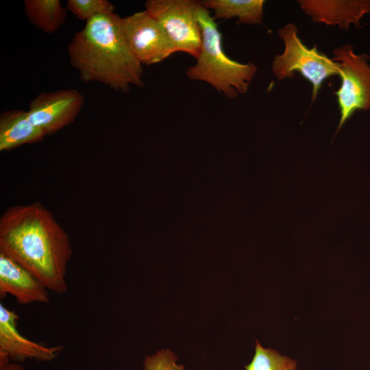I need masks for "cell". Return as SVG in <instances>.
<instances>
[{
  "mask_svg": "<svg viewBox=\"0 0 370 370\" xmlns=\"http://www.w3.org/2000/svg\"><path fill=\"white\" fill-rule=\"evenodd\" d=\"M0 252L34 275L49 291L68 290L72 256L68 234L40 202L8 207L0 217Z\"/></svg>",
  "mask_w": 370,
  "mask_h": 370,
  "instance_id": "6da1fadb",
  "label": "cell"
},
{
  "mask_svg": "<svg viewBox=\"0 0 370 370\" xmlns=\"http://www.w3.org/2000/svg\"><path fill=\"white\" fill-rule=\"evenodd\" d=\"M120 19L111 12L88 20L73 35L67 51L84 82H99L125 93L132 86H144L143 71L127 43Z\"/></svg>",
  "mask_w": 370,
  "mask_h": 370,
  "instance_id": "7a4b0ae2",
  "label": "cell"
},
{
  "mask_svg": "<svg viewBox=\"0 0 370 370\" xmlns=\"http://www.w3.org/2000/svg\"><path fill=\"white\" fill-rule=\"evenodd\" d=\"M197 18L201 29V49L197 63L186 69V76L209 84L228 98L246 93L257 66L252 62H236L225 54L217 23L202 1Z\"/></svg>",
  "mask_w": 370,
  "mask_h": 370,
  "instance_id": "3957f363",
  "label": "cell"
},
{
  "mask_svg": "<svg viewBox=\"0 0 370 370\" xmlns=\"http://www.w3.org/2000/svg\"><path fill=\"white\" fill-rule=\"evenodd\" d=\"M284 44V51L276 55L271 70L278 80L293 77L299 72L312 85V101L318 95L322 84L330 77L339 74V64L319 51L316 46L308 48L298 36L297 26L292 23L278 30Z\"/></svg>",
  "mask_w": 370,
  "mask_h": 370,
  "instance_id": "277c9868",
  "label": "cell"
},
{
  "mask_svg": "<svg viewBox=\"0 0 370 370\" xmlns=\"http://www.w3.org/2000/svg\"><path fill=\"white\" fill-rule=\"evenodd\" d=\"M201 1L196 0H147L145 10L162 25L175 52L196 59L201 49V29L197 18Z\"/></svg>",
  "mask_w": 370,
  "mask_h": 370,
  "instance_id": "5b68a950",
  "label": "cell"
},
{
  "mask_svg": "<svg viewBox=\"0 0 370 370\" xmlns=\"http://www.w3.org/2000/svg\"><path fill=\"white\" fill-rule=\"evenodd\" d=\"M333 55L341 78V86L334 92L341 113L338 132L356 111L370 108V65L369 56L355 53L350 45L335 49Z\"/></svg>",
  "mask_w": 370,
  "mask_h": 370,
  "instance_id": "8992f818",
  "label": "cell"
},
{
  "mask_svg": "<svg viewBox=\"0 0 370 370\" xmlns=\"http://www.w3.org/2000/svg\"><path fill=\"white\" fill-rule=\"evenodd\" d=\"M120 24L127 45L142 65L159 63L175 53L160 23L147 10L121 17Z\"/></svg>",
  "mask_w": 370,
  "mask_h": 370,
  "instance_id": "52a82bcc",
  "label": "cell"
},
{
  "mask_svg": "<svg viewBox=\"0 0 370 370\" xmlns=\"http://www.w3.org/2000/svg\"><path fill=\"white\" fill-rule=\"evenodd\" d=\"M84 102V95L76 89L43 92L29 102L27 112L31 121L49 136L72 123Z\"/></svg>",
  "mask_w": 370,
  "mask_h": 370,
  "instance_id": "ba28073f",
  "label": "cell"
},
{
  "mask_svg": "<svg viewBox=\"0 0 370 370\" xmlns=\"http://www.w3.org/2000/svg\"><path fill=\"white\" fill-rule=\"evenodd\" d=\"M18 315L0 304V352L16 362L34 359L39 362L53 360L62 345L48 347L24 337L17 330Z\"/></svg>",
  "mask_w": 370,
  "mask_h": 370,
  "instance_id": "9c48e42d",
  "label": "cell"
},
{
  "mask_svg": "<svg viewBox=\"0 0 370 370\" xmlns=\"http://www.w3.org/2000/svg\"><path fill=\"white\" fill-rule=\"evenodd\" d=\"M7 295L25 305L49 301V291L29 271L0 252V296Z\"/></svg>",
  "mask_w": 370,
  "mask_h": 370,
  "instance_id": "30bf717a",
  "label": "cell"
},
{
  "mask_svg": "<svg viewBox=\"0 0 370 370\" xmlns=\"http://www.w3.org/2000/svg\"><path fill=\"white\" fill-rule=\"evenodd\" d=\"M301 10L312 21L338 25L348 30L350 25H360V19L370 12V0H301Z\"/></svg>",
  "mask_w": 370,
  "mask_h": 370,
  "instance_id": "8fae6325",
  "label": "cell"
},
{
  "mask_svg": "<svg viewBox=\"0 0 370 370\" xmlns=\"http://www.w3.org/2000/svg\"><path fill=\"white\" fill-rule=\"evenodd\" d=\"M46 134L30 120L27 111L20 109L0 114V151H10L26 144L42 140Z\"/></svg>",
  "mask_w": 370,
  "mask_h": 370,
  "instance_id": "7c38bea8",
  "label": "cell"
},
{
  "mask_svg": "<svg viewBox=\"0 0 370 370\" xmlns=\"http://www.w3.org/2000/svg\"><path fill=\"white\" fill-rule=\"evenodd\" d=\"M264 0H204V6L213 11V18H238L247 25L261 24L263 21Z\"/></svg>",
  "mask_w": 370,
  "mask_h": 370,
  "instance_id": "4fadbf2b",
  "label": "cell"
},
{
  "mask_svg": "<svg viewBox=\"0 0 370 370\" xmlns=\"http://www.w3.org/2000/svg\"><path fill=\"white\" fill-rule=\"evenodd\" d=\"M23 5L29 21L47 34L58 30L67 16L60 0H25Z\"/></svg>",
  "mask_w": 370,
  "mask_h": 370,
  "instance_id": "5bb4252c",
  "label": "cell"
},
{
  "mask_svg": "<svg viewBox=\"0 0 370 370\" xmlns=\"http://www.w3.org/2000/svg\"><path fill=\"white\" fill-rule=\"evenodd\" d=\"M245 370H297L295 360L280 355L276 350L264 348L256 341L255 354Z\"/></svg>",
  "mask_w": 370,
  "mask_h": 370,
  "instance_id": "9a60e30c",
  "label": "cell"
},
{
  "mask_svg": "<svg viewBox=\"0 0 370 370\" xmlns=\"http://www.w3.org/2000/svg\"><path fill=\"white\" fill-rule=\"evenodd\" d=\"M66 8L77 18L86 22L99 14L115 10V6L108 0H68Z\"/></svg>",
  "mask_w": 370,
  "mask_h": 370,
  "instance_id": "2e32d148",
  "label": "cell"
},
{
  "mask_svg": "<svg viewBox=\"0 0 370 370\" xmlns=\"http://www.w3.org/2000/svg\"><path fill=\"white\" fill-rule=\"evenodd\" d=\"M177 357L169 349L147 356L144 360V370H184V366L176 363Z\"/></svg>",
  "mask_w": 370,
  "mask_h": 370,
  "instance_id": "e0dca14e",
  "label": "cell"
},
{
  "mask_svg": "<svg viewBox=\"0 0 370 370\" xmlns=\"http://www.w3.org/2000/svg\"><path fill=\"white\" fill-rule=\"evenodd\" d=\"M10 360L6 354L0 352V370H24L18 362Z\"/></svg>",
  "mask_w": 370,
  "mask_h": 370,
  "instance_id": "ac0fdd59",
  "label": "cell"
}]
</instances>
